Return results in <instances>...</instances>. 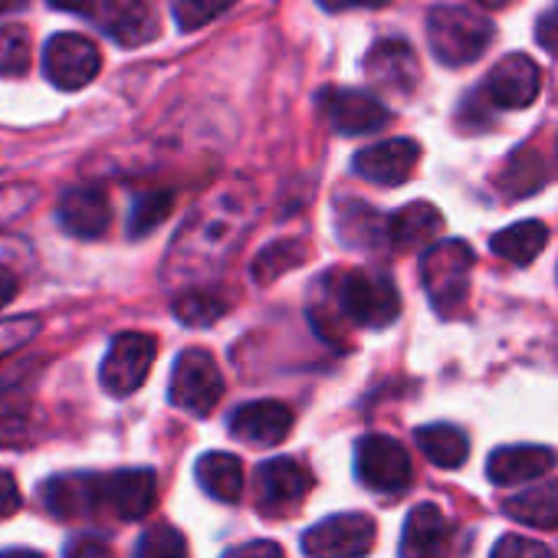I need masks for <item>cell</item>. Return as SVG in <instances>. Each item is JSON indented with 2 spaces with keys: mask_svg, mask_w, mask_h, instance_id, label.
I'll return each instance as SVG.
<instances>
[{
  "mask_svg": "<svg viewBox=\"0 0 558 558\" xmlns=\"http://www.w3.org/2000/svg\"><path fill=\"white\" fill-rule=\"evenodd\" d=\"M253 217L256 197L246 184H227L207 194L191 210L168 250L165 283L194 290L204 279L217 276L240 250L246 230L253 227Z\"/></svg>",
  "mask_w": 558,
  "mask_h": 558,
  "instance_id": "cell-1",
  "label": "cell"
},
{
  "mask_svg": "<svg viewBox=\"0 0 558 558\" xmlns=\"http://www.w3.org/2000/svg\"><path fill=\"white\" fill-rule=\"evenodd\" d=\"M476 253L463 240H437L421 256V283L430 296V306L440 316H457L470 296V276H473Z\"/></svg>",
  "mask_w": 558,
  "mask_h": 558,
  "instance_id": "cell-2",
  "label": "cell"
},
{
  "mask_svg": "<svg viewBox=\"0 0 558 558\" xmlns=\"http://www.w3.org/2000/svg\"><path fill=\"white\" fill-rule=\"evenodd\" d=\"M493 34H496L493 21L480 17V14H473L466 8L434 4L427 11V40H430L434 57L444 66H470V63H476L486 53Z\"/></svg>",
  "mask_w": 558,
  "mask_h": 558,
  "instance_id": "cell-3",
  "label": "cell"
},
{
  "mask_svg": "<svg viewBox=\"0 0 558 558\" xmlns=\"http://www.w3.org/2000/svg\"><path fill=\"white\" fill-rule=\"evenodd\" d=\"M339 313L365 329H385L401 313V296L388 272L378 269H352L339 279Z\"/></svg>",
  "mask_w": 558,
  "mask_h": 558,
  "instance_id": "cell-4",
  "label": "cell"
},
{
  "mask_svg": "<svg viewBox=\"0 0 558 558\" xmlns=\"http://www.w3.org/2000/svg\"><path fill=\"white\" fill-rule=\"evenodd\" d=\"M168 398L178 411L194 414V417H210L214 408L223 398V375L214 362L210 352L204 349H187L178 355L171 368V385Z\"/></svg>",
  "mask_w": 558,
  "mask_h": 558,
  "instance_id": "cell-5",
  "label": "cell"
},
{
  "mask_svg": "<svg viewBox=\"0 0 558 558\" xmlns=\"http://www.w3.org/2000/svg\"><path fill=\"white\" fill-rule=\"evenodd\" d=\"M155 359H158V339L155 336L119 332L109 342V352H106L102 368H99V381L112 398H129L145 385Z\"/></svg>",
  "mask_w": 558,
  "mask_h": 558,
  "instance_id": "cell-6",
  "label": "cell"
},
{
  "mask_svg": "<svg viewBox=\"0 0 558 558\" xmlns=\"http://www.w3.org/2000/svg\"><path fill=\"white\" fill-rule=\"evenodd\" d=\"M355 473L362 486H368L372 493L395 496L411 486L414 466H411V453L395 437L368 434L355 447Z\"/></svg>",
  "mask_w": 558,
  "mask_h": 558,
  "instance_id": "cell-7",
  "label": "cell"
},
{
  "mask_svg": "<svg viewBox=\"0 0 558 558\" xmlns=\"http://www.w3.org/2000/svg\"><path fill=\"white\" fill-rule=\"evenodd\" d=\"M375 538H378L375 519L362 512H339L306 529L303 551L310 558H362L372 551Z\"/></svg>",
  "mask_w": 558,
  "mask_h": 558,
  "instance_id": "cell-8",
  "label": "cell"
},
{
  "mask_svg": "<svg viewBox=\"0 0 558 558\" xmlns=\"http://www.w3.org/2000/svg\"><path fill=\"white\" fill-rule=\"evenodd\" d=\"M44 70L57 89L76 93L99 76L102 53L83 34H57V37H50V44L44 50Z\"/></svg>",
  "mask_w": 558,
  "mask_h": 558,
  "instance_id": "cell-9",
  "label": "cell"
},
{
  "mask_svg": "<svg viewBox=\"0 0 558 558\" xmlns=\"http://www.w3.org/2000/svg\"><path fill=\"white\" fill-rule=\"evenodd\" d=\"M256 502L266 515L293 512L313 489V473L293 457H272L256 466Z\"/></svg>",
  "mask_w": 558,
  "mask_h": 558,
  "instance_id": "cell-10",
  "label": "cell"
},
{
  "mask_svg": "<svg viewBox=\"0 0 558 558\" xmlns=\"http://www.w3.org/2000/svg\"><path fill=\"white\" fill-rule=\"evenodd\" d=\"M158 502V476L155 470H116L99 476V506L116 519L135 522L145 519Z\"/></svg>",
  "mask_w": 558,
  "mask_h": 558,
  "instance_id": "cell-11",
  "label": "cell"
},
{
  "mask_svg": "<svg viewBox=\"0 0 558 558\" xmlns=\"http://www.w3.org/2000/svg\"><path fill=\"white\" fill-rule=\"evenodd\" d=\"M319 106L326 119L332 122V129L342 135H368V132L385 129L391 119L388 106L365 89H336V86L323 89Z\"/></svg>",
  "mask_w": 558,
  "mask_h": 558,
  "instance_id": "cell-12",
  "label": "cell"
},
{
  "mask_svg": "<svg viewBox=\"0 0 558 558\" xmlns=\"http://www.w3.org/2000/svg\"><path fill=\"white\" fill-rule=\"evenodd\" d=\"M538 89H542V73L535 60L525 53L502 57L483 83V96L496 109H525L535 102Z\"/></svg>",
  "mask_w": 558,
  "mask_h": 558,
  "instance_id": "cell-13",
  "label": "cell"
},
{
  "mask_svg": "<svg viewBox=\"0 0 558 558\" xmlns=\"http://www.w3.org/2000/svg\"><path fill=\"white\" fill-rule=\"evenodd\" d=\"M421 161V145L414 138H388V142H378L372 148H362L355 155V174L372 181V184H381V187H398L404 184L414 168Z\"/></svg>",
  "mask_w": 558,
  "mask_h": 558,
  "instance_id": "cell-14",
  "label": "cell"
},
{
  "mask_svg": "<svg viewBox=\"0 0 558 558\" xmlns=\"http://www.w3.org/2000/svg\"><path fill=\"white\" fill-rule=\"evenodd\" d=\"M365 76L385 93L411 96L421 83V63H417V53L411 50V44L378 40L365 57Z\"/></svg>",
  "mask_w": 558,
  "mask_h": 558,
  "instance_id": "cell-15",
  "label": "cell"
},
{
  "mask_svg": "<svg viewBox=\"0 0 558 558\" xmlns=\"http://www.w3.org/2000/svg\"><path fill=\"white\" fill-rule=\"evenodd\" d=\"M60 227L70 233V236H80V240H99L109 233V223H112V204H109V194L96 184H80V187H70L63 197H60Z\"/></svg>",
  "mask_w": 558,
  "mask_h": 558,
  "instance_id": "cell-16",
  "label": "cell"
},
{
  "mask_svg": "<svg viewBox=\"0 0 558 558\" xmlns=\"http://www.w3.org/2000/svg\"><path fill=\"white\" fill-rule=\"evenodd\" d=\"M102 31L125 50L145 47L161 34V14L155 0H106Z\"/></svg>",
  "mask_w": 558,
  "mask_h": 558,
  "instance_id": "cell-17",
  "label": "cell"
},
{
  "mask_svg": "<svg viewBox=\"0 0 558 558\" xmlns=\"http://www.w3.org/2000/svg\"><path fill=\"white\" fill-rule=\"evenodd\" d=\"M230 434L253 447H279L293 434V411L283 401H253L230 414Z\"/></svg>",
  "mask_w": 558,
  "mask_h": 558,
  "instance_id": "cell-18",
  "label": "cell"
},
{
  "mask_svg": "<svg viewBox=\"0 0 558 558\" xmlns=\"http://www.w3.org/2000/svg\"><path fill=\"white\" fill-rule=\"evenodd\" d=\"M453 545V522L440 506L421 502L404 519L401 532V558H447Z\"/></svg>",
  "mask_w": 558,
  "mask_h": 558,
  "instance_id": "cell-19",
  "label": "cell"
},
{
  "mask_svg": "<svg viewBox=\"0 0 558 558\" xmlns=\"http://www.w3.org/2000/svg\"><path fill=\"white\" fill-rule=\"evenodd\" d=\"M558 466V453L551 447L538 444H519V447H499L486 460V476L496 486H515L548 476Z\"/></svg>",
  "mask_w": 558,
  "mask_h": 558,
  "instance_id": "cell-20",
  "label": "cell"
},
{
  "mask_svg": "<svg viewBox=\"0 0 558 558\" xmlns=\"http://www.w3.org/2000/svg\"><path fill=\"white\" fill-rule=\"evenodd\" d=\"M40 496H44V506L57 519H86L102 509L99 506V476H89V473L53 476L44 483Z\"/></svg>",
  "mask_w": 558,
  "mask_h": 558,
  "instance_id": "cell-21",
  "label": "cell"
},
{
  "mask_svg": "<svg viewBox=\"0 0 558 558\" xmlns=\"http://www.w3.org/2000/svg\"><path fill=\"white\" fill-rule=\"evenodd\" d=\"M444 230V217L434 204L427 201H414L401 210H395L385 220V233L398 250H417V246H430L437 243V233Z\"/></svg>",
  "mask_w": 558,
  "mask_h": 558,
  "instance_id": "cell-22",
  "label": "cell"
},
{
  "mask_svg": "<svg viewBox=\"0 0 558 558\" xmlns=\"http://www.w3.org/2000/svg\"><path fill=\"white\" fill-rule=\"evenodd\" d=\"M194 476L201 483V489L220 502H240L243 496V463L233 453L223 450H210L194 463Z\"/></svg>",
  "mask_w": 558,
  "mask_h": 558,
  "instance_id": "cell-23",
  "label": "cell"
},
{
  "mask_svg": "<svg viewBox=\"0 0 558 558\" xmlns=\"http://www.w3.org/2000/svg\"><path fill=\"white\" fill-rule=\"evenodd\" d=\"M506 515L532 529H558V480H542L512 499H506Z\"/></svg>",
  "mask_w": 558,
  "mask_h": 558,
  "instance_id": "cell-24",
  "label": "cell"
},
{
  "mask_svg": "<svg viewBox=\"0 0 558 558\" xmlns=\"http://www.w3.org/2000/svg\"><path fill=\"white\" fill-rule=\"evenodd\" d=\"M414 440H417V450L440 470H457L466 463L470 440L453 424H427L414 434Z\"/></svg>",
  "mask_w": 558,
  "mask_h": 558,
  "instance_id": "cell-25",
  "label": "cell"
},
{
  "mask_svg": "<svg viewBox=\"0 0 558 558\" xmlns=\"http://www.w3.org/2000/svg\"><path fill=\"white\" fill-rule=\"evenodd\" d=\"M545 240H548V230L545 223L538 220H522V223H512L499 233H493L489 246L496 256L515 263V266H529L542 250H545Z\"/></svg>",
  "mask_w": 558,
  "mask_h": 558,
  "instance_id": "cell-26",
  "label": "cell"
},
{
  "mask_svg": "<svg viewBox=\"0 0 558 558\" xmlns=\"http://www.w3.org/2000/svg\"><path fill=\"white\" fill-rule=\"evenodd\" d=\"M37 440V414L27 395H0V447L21 450Z\"/></svg>",
  "mask_w": 558,
  "mask_h": 558,
  "instance_id": "cell-27",
  "label": "cell"
},
{
  "mask_svg": "<svg viewBox=\"0 0 558 558\" xmlns=\"http://www.w3.org/2000/svg\"><path fill=\"white\" fill-rule=\"evenodd\" d=\"M306 256H310V246L303 240H276V243H269L266 250L256 253L253 279L259 287H269V283H276L279 276H287L290 269L303 266Z\"/></svg>",
  "mask_w": 558,
  "mask_h": 558,
  "instance_id": "cell-28",
  "label": "cell"
},
{
  "mask_svg": "<svg viewBox=\"0 0 558 558\" xmlns=\"http://www.w3.org/2000/svg\"><path fill=\"white\" fill-rule=\"evenodd\" d=\"M230 310V300L220 290H184L174 300V316L178 323L191 326V329H204L214 326L223 313Z\"/></svg>",
  "mask_w": 558,
  "mask_h": 558,
  "instance_id": "cell-29",
  "label": "cell"
},
{
  "mask_svg": "<svg viewBox=\"0 0 558 558\" xmlns=\"http://www.w3.org/2000/svg\"><path fill=\"white\" fill-rule=\"evenodd\" d=\"M174 210V191L168 187H151V191H142L132 204V214H129V233L132 236H148L155 227H161V220Z\"/></svg>",
  "mask_w": 558,
  "mask_h": 558,
  "instance_id": "cell-30",
  "label": "cell"
},
{
  "mask_svg": "<svg viewBox=\"0 0 558 558\" xmlns=\"http://www.w3.org/2000/svg\"><path fill=\"white\" fill-rule=\"evenodd\" d=\"M34 60V44L27 27L21 24H8L0 27V76H24L31 70Z\"/></svg>",
  "mask_w": 558,
  "mask_h": 558,
  "instance_id": "cell-31",
  "label": "cell"
},
{
  "mask_svg": "<svg viewBox=\"0 0 558 558\" xmlns=\"http://www.w3.org/2000/svg\"><path fill=\"white\" fill-rule=\"evenodd\" d=\"M499 184H502V191H506L509 197H525V194H532V191L542 184V161H538L529 148L515 151V155L509 158V165H506Z\"/></svg>",
  "mask_w": 558,
  "mask_h": 558,
  "instance_id": "cell-32",
  "label": "cell"
},
{
  "mask_svg": "<svg viewBox=\"0 0 558 558\" xmlns=\"http://www.w3.org/2000/svg\"><path fill=\"white\" fill-rule=\"evenodd\" d=\"M132 558H187V542L174 525H151L142 532Z\"/></svg>",
  "mask_w": 558,
  "mask_h": 558,
  "instance_id": "cell-33",
  "label": "cell"
},
{
  "mask_svg": "<svg viewBox=\"0 0 558 558\" xmlns=\"http://www.w3.org/2000/svg\"><path fill=\"white\" fill-rule=\"evenodd\" d=\"M233 4L236 0H174V21L181 31H201Z\"/></svg>",
  "mask_w": 558,
  "mask_h": 558,
  "instance_id": "cell-34",
  "label": "cell"
},
{
  "mask_svg": "<svg viewBox=\"0 0 558 558\" xmlns=\"http://www.w3.org/2000/svg\"><path fill=\"white\" fill-rule=\"evenodd\" d=\"M40 319L37 316H17V319H0V362L24 349L31 339H37Z\"/></svg>",
  "mask_w": 558,
  "mask_h": 558,
  "instance_id": "cell-35",
  "label": "cell"
},
{
  "mask_svg": "<svg viewBox=\"0 0 558 558\" xmlns=\"http://www.w3.org/2000/svg\"><path fill=\"white\" fill-rule=\"evenodd\" d=\"M489 558H555L551 548H545L542 542L535 538H525V535H502L493 548Z\"/></svg>",
  "mask_w": 558,
  "mask_h": 558,
  "instance_id": "cell-36",
  "label": "cell"
},
{
  "mask_svg": "<svg viewBox=\"0 0 558 558\" xmlns=\"http://www.w3.org/2000/svg\"><path fill=\"white\" fill-rule=\"evenodd\" d=\"M223 558H287V555H283V545H279V542L253 538V542H243V545L230 548Z\"/></svg>",
  "mask_w": 558,
  "mask_h": 558,
  "instance_id": "cell-37",
  "label": "cell"
},
{
  "mask_svg": "<svg viewBox=\"0 0 558 558\" xmlns=\"http://www.w3.org/2000/svg\"><path fill=\"white\" fill-rule=\"evenodd\" d=\"M63 558H116L112 548L102 542V538H93V535H80L66 545V555Z\"/></svg>",
  "mask_w": 558,
  "mask_h": 558,
  "instance_id": "cell-38",
  "label": "cell"
},
{
  "mask_svg": "<svg viewBox=\"0 0 558 558\" xmlns=\"http://www.w3.org/2000/svg\"><path fill=\"white\" fill-rule=\"evenodd\" d=\"M535 40H538L548 53L558 57V4H551V8L542 14V21H538V27H535Z\"/></svg>",
  "mask_w": 558,
  "mask_h": 558,
  "instance_id": "cell-39",
  "label": "cell"
},
{
  "mask_svg": "<svg viewBox=\"0 0 558 558\" xmlns=\"http://www.w3.org/2000/svg\"><path fill=\"white\" fill-rule=\"evenodd\" d=\"M21 509V489H17V480L0 470V519H8Z\"/></svg>",
  "mask_w": 558,
  "mask_h": 558,
  "instance_id": "cell-40",
  "label": "cell"
},
{
  "mask_svg": "<svg viewBox=\"0 0 558 558\" xmlns=\"http://www.w3.org/2000/svg\"><path fill=\"white\" fill-rule=\"evenodd\" d=\"M319 4H323L329 14H339V11H359V8L378 11V8H388L391 0H319Z\"/></svg>",
  "mask_w": 558,
  "mask_h": 558,
  "instance_id": "cell-41",
  "label": "cell"
},
{
  "mask_svg": "<svg viewBox=\"0 0 558 558\" xmlns=\"http://www.w3.org/2000/svg\"><path fill=\"white\" fill-rule=\"evenodd\" d=\"M14 296H17V276L8 266H0V310L11 306Z\"/></svg>",
  "mask_w": 558,
  "mask_h": 558,
  "instance_id": "cell-42",
  "label": "cell"
},
{
  "mask_svg": "<svg viewBox=\"0 0 558 558\" xmlns=\"http://www.w3.org/2000/svg\"><path fill=\"white\" fill-rule=\"evenodd\" d=\"M50 8L66 11V14H93L96 0H50Z\"/></svg>",
  "mask_w": 558,
  "mask_h": 558,
  "instance_id": "cell-43",
  "label": "cell"
},
{
  "mask_svg": "<svg viewBox=\"0 0 558 558\" xmlns=\"http://www.w3.org/2000/svg\"><path fill=\"white\" fill-rule=\"evenodd\" d=\"M27 4H31V0H0V17H4V14H17Z\"/></svg>",
  "mask_w": 558,
  "mask_h": 558,
  "instance_id": "cell-44",
  "label": "cell"
},
{
  "mask_svg": "<svg viewBox=\"0 0 558 558\" xmlns=\"http://www.w3.org/2000/svg\"><path fill=\"white\" fill-rule=\"evenodd\" d=\"M0 558H44V555L34 548H8V551H0Z\"/></svg>",
  "mask_w": 558,
  "mask_h": 558,
  "instance_id": "cell-45",
  "label": "cell"
},
{
  "mask_svg": "<svg viewBox=\"0 0 558 558\" xmlns=\"http://www.w3.org/2000/svg\"><path fill=\"white\" fill-rule=\"evenodd\" d=\"M476 4H483V8H489V11H499V8H509L512 0H476Z\"/></svg>",
  "mask_w": 558,
  "mask_h": 558,
  "instance_id": "cell-46",
  "label": "cell"
}]
</instances>
